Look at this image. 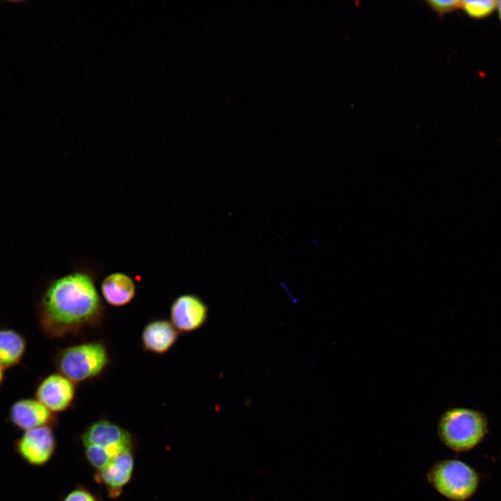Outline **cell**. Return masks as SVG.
<instances>
[{
	"label": "cell",
	"instance_id": "1",
	"mask_svg": "<svg viewBox=\"0 0 501 501\" xmlns=\"http://www.w3.org/2000/svg\"><path fill=\"white\" fill-rule=\"evenodd\" d=\"M104 312L93 278L82 272L53 281L37 306L40 327L51 339L76 335L97 326Z\"/></svg>",
	"mask_w": 501,
	"mask_h": 501
},
{
	"label": "cell",
	"instance_id": "2",
	"mask_svg": "<svg viewBox=\"0 0 501 501\" xmlns=\"http://www.w3.org/2000/svg\"><path fill=\"white\" fill-rule=\"evenodd\" d=\"M488 431L486 415L467 407H453L440 415L437 433L441 443L456 452H468L478 446Z\"/></svg>",
	"mask_w": 501,
	"mask_h": 501
},
{
	"label": "cell",
	"instance_id": "3",
	"mask_svg": "<svg viewBox=\"0 0 501 501\" xmlns=\"http://www.w3.org/2000/svg\"><path fill=\"white\" fill-rule=\"evenodd\" d=\"M110 363L109 350L102 341L82 342L59 350L54 358L58 373L75 383L100 377Z\"/></svg>",
	"mask_w": 501,
	"mask_h": 501
},
{
	"label": "cell",
	"instance_id": "4",
	"mask_svg": "<svg viewBox=\"0 0 501 501\" xmlns=\"http://www.w3.org/2000/svg\"><path fill=\"white\" fill-rule=\"evenodd\" d=\"M427 479L439 494L451 501L470 499L480 484L477 470L458 459H445L436 463L427 472Z\"/></svg>",
	"mask_w": 501,
	"mask_h": 501
},
{
	"label": "cell",
	"instance_id": "5",
	"mask_svg": "<svg viewBox=\"0 0 501 501\" xmlns=\"http://www.w3.org/2000/svg\"><path fill=\"white\" fill-rule=\"evenodd\" d=\"M133 440L128 430L106 419L93 422L81 436L84 447L101 451L111 459L125 451L132 450Z\"/></svg>",
	"mask_w": 501,
	"mask_h": 501
},
{
	"label": "cell",
	"instance_id": "6",
	"mask_svg": "<svg viewBox=\"0 0 501 501\" xmlns=\"http://www.w3.org/2000/svg\"><path fill=\"white\" fill-rule=\"evenodd\" d=\"M56 447L51 427L29 429L15 439L13 450L23 461L32 466H42L53 457Z\"/></svg>",
	"mask_w": 501,
	"mask_h": 501
},
{
	"label": "cell",
	"instance_id": "7",
	"mask_svg": "<svg viewBox=\"0 0 501 501\" xmlns=\"http://www.w3.org/2000/svg\"><path fill=\"white\" fill-rule=\"evenodd\" d=\"M77 383L56 372L43 378L35 390V397L50 411L61 413L72 407L76 397Z\"/></svg>",
	"mask_w": 501,
	"mask_h": 501
},
{
	"label": "cell",
	"instance_id": "8",
	"mask_svg": "<svg viewBox=\"0 0 501 501\" xmlns=\"http://www.w3.org/2000/svg\"><path fill=\"white\" fill-rule=\"evenodd\" d=\"M8 420L16 429L23 432L41 427H55L58 423L56 414L38 400L22 398L10 407Z\"/></svg>",
	"mask_w": 501,
	"mask_h": 501
},
{
	"label": "cell",
	"instance_id": "9",
	"mask_svg": "<svg viewBox=\"0 0 501 501\" xmlns=\"http://www.w3.org/2000/svg\"><path fill=\"white\" fill-rule=\"evenodd\" d=\"M208 309L197 296L183 294L177 297L170 308V322L181 333L200 328L206 321Z\"/></svg>",
	"mask_w": 501,
	"mask_h": 501
},
{
	"label": "cell",
	"instance_id": "10",
	"mask_svg": "<svg viewBox=\"0 0 501 501\" xmlns=\"http://www.w3.org/2000/svg\"><path fill=\"white\" fill-rule=\"evenodd\" d=\"M134 467L132 450L125 451L96 471L95 479L97 483L104 486L110 498H117L132 479Z\"/></svg>",
	"mask_w": 501,
	"mask_h": 501
},
{
	"label": "cell",
	"instance_id": "11",
	"mask_svg": "<svg viewBox=\"0 0 501 501\" xmlns=\"http://www.w3.org/2000/svg\"><path fill=\"white\" fill-rule=\"evenodd\" d=\"M179 331L167 319H158L148 322L141 335L144 351L161 355L167 353L176 342Z\"/></svg>",
	"mask_w": 501,
	"mask_h": 501
},
{
	"label": "cell",
	"instance_id": "12",
	"mask_svg": "<svg viewBox=\"0 0 501 501\" xmlns=\"http://www.w3.org/2000/svg\"><path fill=\"white\" fill-rule=\"evenodd\" d=\"M101 294L109 305L123 307L130 303L135 297L136 285L128 275L116 272L108 275L102 280Z\"/></svg>",
	"mask_w": 501,
	"mask_h": 501
},
{
	"label": "cell",
	"instance_id": "13",
	"mask_svg": "<svg viewBox=\"0 0 501 501\" xmlns=\"http://www.w3.org/2000/svg\"><path fill=\"white\" fill-rule=\"evenodd\" d=\"M26 350L24 336L13 328L0 327V365L8 369L18 365Z\"/></svg>",
	"mask_w": 501,
	"mask_h": 501
},
{
	"label": "cell",
	"instance_id": "14",
	"mask_svg": "<svg viewBox=\"0 0 501 501\" xmlns=\"http://www.w3.org/2000/svg\"><path fill=\"white\" fill-rule=\"evenodd\" d=\"M496 6L497 1H463L461 9L470 17L482 19L490 16L496 9Z\"/></svg>",
	"mask_w": 501,
	"mask_h": 501
},
{
	"label": "cell",
	"instance_id": "15",
	"mask_svg": "<svg viewBox=\"0 0 501 501\" xmlns=\"http://www.w3.org/2000/svg\"><path fill=\"white\" fill-rule=\"evenodd\" d=\"M429 7L436 12L438 16L443 17L445 15L461 9V1H426Z\"/></svg>",
	"mask_w": 501,
	"mask_h": 501
},
{
	"label": "cell",
	"instance_id": "16",
	"mask_svg": "<svg viewBox=\"0 0 501 501\" xmlns=\"http://www.w3.org/2000/svg\"><path fill=\"white\" fill-rule=\"evenodd\" d=\"M63 501H98L95 496L84 488H78L70 491Z\"/></svg>",
	"mask_w": 501,
	"mask_h": 501
},
{
	"label": "cell",
	"instance_id": "17",
	"mask_svg": "<svg viewBox=\"0 0 501 501\" xmlns=\"http://www.w3.org/2000/svg\"><path fill=\"white\" fill-rule=\"evenodd\" d=\"M496 9L498 10L499 18L501 21V1H497Z\"/></svg>",
	"mask_w": 501,
	"mask_h": 501
},
{
	"label": "cell",
	"instance_id": "18",
	"mask_svg": "<svg viewBox=\"0 0 501 501\" xmlns=\"http://www.w3.org/2000/svg\"><path fill=\"white\" fill-rule=\"evenodd\" d=\"M4 379V369L0 365V385Z\"/></svg>",
	"mask_w": 501,
	"mask_h": 501
}]
</instances>
